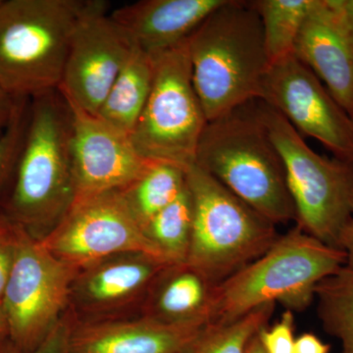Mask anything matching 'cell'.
I'll return each mask as SVG.
<instances>
[{"label": "cell", "instance_id": "obj_21", "mask_svg": "<svg viewBox=\"0 0 353 353\" xmlns=\"http://www.w3.org/2000/svg\"><path fill=\"white\" fill-rule=\"evenodd\" d=\"M264 46L270 65L294 54V48L313 0H257Z\"/></svg>", "mask_w": 353, "mask_h": 353}, {"label": "cell", "instance_id": "obj_33", "mask_svg": "<svg viewBox=\"0 0 353 353\" xmlns=\"http://www.w3.org/2000/svg\"><path fill=\"white\" fill-rule=\"evenodd\" d=\"M0 353H22L7 333L0 334Z\"/></svg>", "mask_w": 353, "mask_h": 353}, {"label": "cell", "instance_id": "obj_6", "mask_svg": "<svg viewBox=\"0 0 353 353\" xmlns=\"http://www.w3.org/2000/svg\"><path fill=\"white\" fill-rule=\"evenodd\" d=\"M185 179L194 202L187 263L218 285L261 256L280 234L275 224L196 164Z\"/></svg>", "mask_w": 353, "mask_h": 353}, {"label": "cell", "instance_id": "obj_31", "mask_svg": "<svg viewBox=\"0 0 353 353\" xmlns=\"http://www.w3.org/2000/svg\"><path fill=\"white\" fill-rule=\"evenodd\" d=\"M339 246L347 255L345 265L353 269V187L350 196V218L341 234Z\"/></svg>", "mask_w": 353, "mask_h": 353}, {"label": "cell", "instance_id": "obj_10", "mask_svg": "<svg viewBox=\"0 0 353 353\" xmlns=\"http://www.w3.org/2000/svg\"><path fill=\"white\" fill-rule=\"evenodd\" d=\"M41 243L58 259L79 269L129 252L146 253L167 262L145 236L120 190L77 196Z\"/></svg>", "mask_w": 353, "mask_h": 353}, {"label": "cell", "instance_id": "obj_26", "mask_svg": "<svg viewBox=\"0 0 353 353\" xmlns=\"http://www.w3.org/2000/svg\"><path fill=\"white\" fill-rule=\"evenodd\" d=\"M259 338L266 353H294V315L287 310L273 326L260 330Z\"/></svg>", "mask_w": 353, "mask_h": 353}, {"label": "cell", "instance_id": "obj_17", "mask_svg": "<svg viewBox=\"0 0 353 353\" xmlns=\"http://www.w3.org/2000/svg\"><path fill=\"white\" fill-rule=\"evenodd\" d=\"M204 326L162 324L141 315L110 321H75L70 353H181Z\"/></svg>", "mask_w": 353, "mask_h": 353}, {"label": "cell", "instance_id": "obj_30", "mask_svg": "<svg viewBox=\"0 0 353 353\" xmlns=\"http://www.w3.org/2000/svg\"><path fill=\"white\" fill-rule=\"evenodd\" d=\"M18 101L19 99H15L9 94L0 85V134L10 124L17 108Z\"/></svg>", "mask_w": 353, "mask_h": 353}, {"label": "cell", "instance_id": "obj_32", "mask_svg": "<svg viewBox=\"0 0 353 353\" xmlns=\"http://www.w3.org/2000/svg\"><path fill=\"white\" fill-rule=\"evenodd\" d=\"M14 224L7 219L6 215L0 211V241L8 240L12 236Z\"/></svg>", "mask_w": 353, "mask_h": 353}, {"label": "cell", "instance_id": "obj_16", "mask_svg": "<svg viewBox=\"0 0 353 353\" xmlns=\"http://www.w3.org/2000/svg\"><path fill=\"white\" fill-rule=\"evenodd\" d=\"M227 0H141L116 9L111 17L132 43L150 55L173 50Z\"/></svg>", "mask_w": 353, "mask_h": 353}, {"label": "cell", "instance_id": "obj_9", "mask_svg": "<svg viewBox=\"0 0 353 353\" xmlns=\"http://www.w3.org/2000/svg\"><path fill=\"white\" fill-rule=\"evenodd\" d=\"M14 248L2 310L16 347L22 353H34L68 310L70 289L79 268L58 259L16 225Z\"/></svg>", "mask_w": 353, "mask_h": 353}, {"label": "cell", "instance_id": "obj_25", "mask_svg": "<svg viewBox=\"0 0 353 353\" xmlns=\"http://www.w3.org/2000/svg\"><path fill=\"white\" fill-rule=\"evenodd\" d=\"M30 99H19L12 120L0 134V205L10 189L29 118Z\"/></svg>", "mask_w": 353, "mask_h": 353}, {"label": "cell", "instance_id": "obj_13", "mask_svg": "<svg viewBox=\"0 0 353 353\" xmlns=\"http://www.w3.org/2000/svg\"><path fill=\"white\" fill-rule=\"evenodd\" d=\"M134 44L108 12V6L83 20L72 39L59 92L97 115Z\"/></svg>", "mask_w": 353, "mask_h": 353}, {"label": "cell", "instance_id": "obj_7", "mask_svg": "<svg viewBox=\"0 0 353 353\" xmlns=\"http://www.w3.org/2000/svg\"><path fill=\"white\" fill-rule=\"evenodd\" d=\"M259 101L257 110L284 165L296 226L340 248L350 218L353 164L318 154L278 111Z\"/></svg>", "mask_w": 353, "mask_h": 353}, {"label": "cell", "instance_id": "obj_29", "mask_svg": "<svg viewBox=\"0 0 353 353\" xmlns=\"http://www.w3.org/2000/svg\"><path fill=\"white\" fill-rule=\"evenodd\" d=\"M331 345L313 333H303L296 338L294 353H330Z\"/></svg>", "mask_w": 353, "mask_h": 353}, {"label": "cell", "instance_id": "obj_19", "mask_svg": "<svg viewBox=\"0 0 353 353\" xmlns=\"http://www.w3.org/2000/svg\"><path fill=\"white\" fill-rule=\"evenodd\" d=\"M154 58L134 46L97 116L131 136L150 97Z\"/></svg>", "mask_w": 353, "mask_h": 353}, {"label": "cell", "instance_id": "obj_14", "mask_svg": "<svg viewBox=\"0 0 353 353\" xmlns=\"http://www.w3.org/2000/svg\"><path fill=\"white\" fill-rule=\"evenodd\" d=\"M67 101L73 117L76 197L126 189L143 174L150 160L139 155L129 134Z\"/></svg>", "mask_w": 353, "mask_h": 353}, {"label": "cell", "instance_id": "obj_8", "mask_svg": "<svg viewBox=\"0 0 353 353\" xmlns=\"http://www.w3.org/2000/svg\"><path fill=\"white\" fill-rule=\"evenodd\" d=\"M154 58L152 92L132 131L141 157L187 170L208 121L192 83L187 41Z\"/></svg>", "mask_w": 353, "mask_h": 353}, {"label": "cell", "instance_id": "obj_11", "mask_svg": "<svg viewBox=\"0 0 353 353\" xmlns=\"http://www.w3.org/2000/svg\"><path fill=\"white\" fill-rule=\"evenodd\" d=\"M259 101L299 134L320 141L336 159L353 164V120L296 55L270 65Z\"/></svg>", "mask_w": 353, "mask_h": 353}, {"label": "cell", "instance_id": "obj_3", "mask_svg": "<svg viewBox=\"0 0 353 353\" xmlns=\"http://www.w3.org/2000/svg\"><path fill=\"white\" fill-rule=\"evenodd\" d=\"M102 0H0V85L15 99L58 90L72 39Z\"/></svg>", "mask_w": 353, "mask_h": 353}, {"label": "cell", "instance_id": "obj_34", "mask_svg": "<svg viewBox=\"0 0 353 353\" xmlns=\"http://www.w3.org/2000/svg\"><path fill=\"white\" fill-rule=\"evenodd\" d=\"M246 353H266L265 352L263 347L261 345V343H260L259 334L252 339V341H250V345H248V350H246Z\"/></svg>", "mask_w": 353, "mask_h": 353}, {"label": "cell", "instance_id": "obj_24", "mask_svg": "<svg viewBox=\"0 0 353 353\" xmlns=\"http://www.w3.org/2000/svg\"><path fill=\"white\" fill-rule=\"evenodd\" d=\"M276 304H266L227 323H211L185 345L181 353H246L248 345L268 325Z\"/></svg>", "mask_w": 353, "mask_h": 353}, {"label": "cell", "instance_id": "obj_28", "mask_svg": "<svg viewBox=\"0 0 353 353\" xmlns=\"http://www.w3.org/2000/svg\"><path fill=\"white\" fill-rule=\"evenodd\" d=\"M14 230H15V225H14ZM14 256H15V248H14L13 231L10 239L0 241V306L2 305L4 292L12 271Z\"/></svg>", "mask_w": 353, "mask_h": 353}, {"label": "cell", "instance_id": "obj_20", "mask_svg": "<svg viewBox=\"0 0 353 353\" xmlns=\"http://www.w3.org/2000/svg\"><path fill=\"white\" fill-rule=\"evenodd\" d=\"M185 187V169L168 162L150 160L143 174L120 192L143 230L158 212L180 196Z\"/></svg>", "mask_w": 353, "mask_h": 353}, {"label": "cell", "instance_id": "obj_27", "mask_svg": "<svg viewBox=\"0 0 353 353\" xmlns=\"http://www.w3.org/2000/svg\"><path fill=\"white\" fill-rule=\"evenodd\" d=\"M75 323L69 309L34 353H70V336Z\"/></svg>", "mask_w": 353, "mask_h": 353}, {"label": "cell", "instance_id": "obj_36", "mask_svg": "<svg viewBox=\"0 0 353 353\" xmlns=\"http://www.w3.org/2000/svg\"><path fill=\"white\" fill-rule=\"evenodd\" d=\"M2 333L8 334V330H7L6 316H4L3 310H2V307L0 306V334Z\"/></svg>", "mask_w": 353, "mask_h": 353}, {"label": "cell", "instance_id": "obj_15", "mask_svg": "<svg viewBox=\"0 0 353 353\" xmlns=\"http://www.w3.org/2000/svg\"><path fill=\"white\" fill-rule=\"evenodd\" d=\"M294 55L353 120V30L343 0H313Z\"/></svg>", "mask_w": 353, "mask_h": 353}, {"label": "cell", "instance_id": "obj_22", "mask_svg": "<svg viewBox=\"0 0 353 353\" xmlns=\"http://www.w3.org/2000/svg\"><path fill=\"white\" fill-rule=\"evenodd\" d=\"M194 228V202L189 188L146 224L143 232L170 264L185 263Z\"/></svg>", "mask_w": 353, "mask_h": 353}, {"label": "cell", "instance_id": "obj_2", "mask_svg": "<svg viewBox=\"0 0 353 353\" xmlns=\"http://www.w3.org/2000/svg\"><path fill=\"white\" fill-rule=\"evenodd\" d=\"M187 48L208 122L259 101L270 62L252 2L227 0L190 34Z\"/></svg>", "mask_w": 353, "mask_h": 353}, {"label": "cell", "instance_id": "obj_35", "mask_svg": "<svg viewBox=\"0 0 353 353\" xmlns=\"http://www.w3.org/2000/svg\"><path fill=\"white\" fill-rule=\"evenodd\" d=\"M343 6L353 30V0H343Z\"/></svg>", "mask_w": 353, "mask_h": 353}, {"label": "cell", "instance_id": "obj_4", "mask_svg": "<svg viewBox=\"0 0 353 353\" xmlns=\"http://www.w3.org/2000/svg\"><path fill=\"white\" fill-rule=\"evenodd\" d=\"M250 103L209 121L194 164L275 224L296 220L284 165Z\"/></svg>", "mask_w": 353, "mask_h": 353}, {"label": "cell", "instance_id": "obj_12", "mask_svg": "<svg viewBox=\"0 0 353 353\" xmlns=\"http://www.w3.org/2000/svg\"><path fill=\"white\" fill-rule=\"evenodd\" d=\"M168 265L141 252L121 253L85 265L72 283L69 311L81 323L139 316L153 284Z\"/></svg>", "mask_w": 353, "mask_h": 353}, {"label": "cell", "instance_id": "obj_1", "mask_svg": "<svg viewBox=\"0 0 353 353\" xmlns=\"http://www.w3.org/2000/svg\"><path fill=\"white\" fill-rule=\"evenodd\" d=\"M72 120L71 106L59 90L30 99L24 143L0 211L38 241L75 201Z\"/></svg>", "mask_w": 353, "mask_h": 353}, {"label": "cell", "instance_id": "obj_18", "mask_svg": "<svg viewBox=\"0 0 353 353\" xmlns=\"http://www.w3.org/2000/svg\"><path fill=\"white\" fill-rule=\"evenodd\" d=\"M216 285L190 264H169L158 276L141 316L162 324H208Z\"/></svg>", "mask_w": 353, "mask_h": 353}, {"label": "cell", "instance_id": "obj_23", "mask_svg": "<svg viewBox=\"0 0 353 353\" xmlns=\"http://www.w3.org/2000/svg\"><path fill=\"white\" fill-rule=\"evenodd\" d=\"M315 299L323 329L341 341L343 353H353V269L345 265L324 279Z\"/></svg>", "mask_w": 353, "mask_h": 353}, {"label": "cell", "instance_id": "obj_5", "mask_svg": "<svg viewBox=\"0 0 353 353\" xmlns=\"http://www.w3.org/2000/svg\"><path fill=\"white\" fill-rule=\"evenodd\" d=\"M345 263L343 250L294 227L259 259L216 285L208 324L234 321L266 304L305 310L319 283Z\"/></svg>", "mask_w": 353, "mask_h": 353}]
</instances>
